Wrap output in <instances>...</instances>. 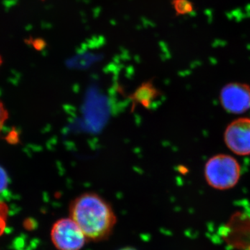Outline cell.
I'll use <instances>...</instances> for the list:
<instances>
[{
    "label": "cell",
    "mask_w": 250,
    "mask_h": 250,
    "mask_svg": "<svg viewBox=\"0 0 250 250\" xmlns=\"http://www.w3.org/2000/svg\"><path fill=\"white\" fill-rule=\"evenodd\" d=\"M69 215L88 241L107 239L117 224L116 213L111 205L94 192H83L75 197L69 206Z\"/></svg>",
    "instance_id": "1"
},
{
    "label": "cell",
    "mask_w": 250,
    "mask_h": 250,
    "mask_svg": "<svg viewBox=\"0 0 250 250\" xmlns=\"http://www.w3.org/2000/svg\"><path fill=\"white\" fill-rule=\"evenodd\" d=\"M207 184L217 190H228L238 184L241 166L233 156L218 154L207 161L205 168Z\"/></svg>",
    "instance_id": "2"
},
{
    "label": "cell",
    "mask_w": 250,
    "mask_h": 250,
    "mask_svg": "<svg viewBox=\"0 0 250 250\" xmlns=\"http://www.w3.org/2000/svg\"><path fill=\"white\" fill-rule=\"evenodd\" d=\"M50 238L57 250H81L88 242L83 231L70 217L59 219L53 224Z\"/></svg>",
    "instance_id": "3"
},
{
    "label": "cell",
    "mask_w": 250,
    "mask_h": 250,
    "mask_svg": "<svg viewBox=\"0 0 250 250\" xmlns=\"http://www.w3.org/2000/svg\"><path fill=\"white\" fill-rule=\"evenodd\" d=\"M225 144L235 154H250V118H241L231 122L224 134Z\"/></svg>",
    "instance_id": "4"
},
{
    "label": "cell",
    "mask_w": 250,
    "mask_h": 250,
    "mask_svg": "<svg viewBox=\"0 0 250 250\" xmlns=\"http://www.w3.org/2000/svg\"><path fill=\"white\" fill-rule=\"evenodd\" d=\"M220 100L225 111L242 114L250 108V86L243 83H228L222 88Z\"/></svg>",
    "instance_id": "5"
},
{
    "label": "cell",
    "mask_w": 250,
    "mask_h": 250,
    "mask_svg": "<svg viewBox=\"0 0 250 250\" xmlns=\"http://www.w3.org/2000/svg\"><path fill=\"white\" fill-rule=\"evenodd\" d=\"M159 95L157 90L153 86L150 82L143 83L141 87L135 92L133 95V100L135 103H139L143 106H150L151 104Z\"/></svg>",
    "instance_id": "6"
},
{
    "label": "cell",
    "mask_w": 250,
    "mask_h": 250,
    "mask_svg": "<svg viewBox=\"0 0 250 250\" xmlns=\"http://www.w3.org/2000/svg\"><path fill=\"white\" fill-rule=\"evenodd\" d=\"M172 7L178 16H184L192 13L194 10L193 4L190 0H172Z\"/></svg>",
    "instance_id": "7"
},
{
    "label": "cell",
    "mask_w": 250,
    "mask_h": 250,
    "mask_svg": "<svg viewBox=\"0 0 250 250\" xmlns=\"http://www.w3.org/2000/svg\"><path fill=\"white\" fill-rule=\"evenodd\" d=\"M9 208L5 202L0 201V236L4 233L7 224Z\"/></svg>",
    "instance_id": "8"
},
{
    "label": "cell",
    "mask_w": 250,
    "mask_h": 250,
    "mask_svg": "<svg viewBox=\"0 0 250 250\" xmlns=\"http://www.w3.org/2000/svg\"><path fill=\"white\" fill-rule=\"evenodd\" d=\"M8 118H9V113L5 108L4 104L0 100V134H1V131L6 124Z\"/></svg>",
    "instance_id": "9"
},
{
    "label": "cell",
    "mask_w": 250,
    "mask_h": 250,
    "mask_svg": "<svg viewBox=\"0 0 250 250\" xmlns=\"http://www.w3.org/2000/svg\"><path fill=\"white\" fill-rule=\"evenodd\" d=\"M9 184V177L6 170L0 166V193L4 192Z\"/></svg>",
    "instance_id": "10"
},
{
    "label": "cell",
    "mask_w": 250,
    "mask_h": 250,
    "mask_svg": "<svg viewBox=\"0 0 250 250\" xmlns=\"http://www.w3.org/2000/svg\"><path fill=\"white\" fill-rule=\"evenodd\" d=\"M118 250H137L135 249L134 248H131V247H125V248H121V249Z\"/></svg>",
    "instance_id": "11"
},
{
    "label": "cell",
    "mask_w": 250,
    "mask_h": 250,
    "mask_svg": "<svg viewBox=\"0 0 250 250\" xmlns=\"http://www.w3.org/2000/svg\"><path fill=\"white\" fill-rule=\"evenodd\" d=\"M2 63V59H1V56H0V65Z\"/></svg>",
    "instance_id": "12"
}]
</instances>
